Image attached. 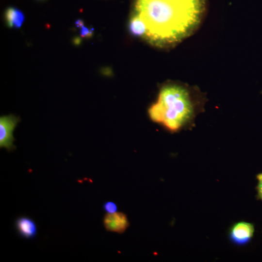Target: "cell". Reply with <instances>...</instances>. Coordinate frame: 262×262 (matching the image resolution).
Wrapping results in <instances>:
<instances>
[{
	"label": "cell",
	"instance_id": "52a82bcc",
	"mask_svg": "<svg viewBox=\"0 0 262 262\" xmlns=\"http://www.w3.org/2000/svg\"><path fill=\"white\" fill-rule=\"evenodd\" d=\"M7 25L10 28H20L25 20V16L19 9L15 7H9L5 12Z\"/></svg>",
	"mask_w": 262,
	"mask_h": 262
},
{
	"label": "cell",
	"instance_id": "8992f818",
	"mask_svg": "<svg viewBox=\"0 0 262 262\" xmlns=\"http://www.w3.org/2000/svg\"><path fill=\"white\" fill-rule=\"evenodd\" d=\"M15 227L18 233L22 237L32 239L36 235V225L29 217L22 216L18 218L16 220Z\"/></svg>",
	"mask_w": 262,
	"mask_h": 262
},
{
	"label": "cell",
	"instance_id": "ba28073f",
	"mask_svg": "<svg viewBox=\"0 0 262 262\" xmlns=\"http://www.w3.org/2000/svg\"><path fill=\"white\" fill-rule=\"evenodd\" d=\"M129 29L130 33L135 37L145 38L147 34L145 23L138 16L134 14L130 19Z\"/></svg>",
	"mask_w": 262,
	"mask_h": 262
},
{
	"label": "cell",
	"instance_id": "7c38bea8",
	"mask_svg": "<svg viewBox=\"0 0 262 262\" xmlns=\"http://www.w3.org/2000/svg\"><path fill=\"white\" fill-rule=\"evenodd\" d=\"M75 25L77 28H81L84 25L83 21L81 19H79L76 21Z\"/></svg>",
	"mask_w": 262,
	"mask_h": 262
},
{
	"label": "cell",
	"instance_id": "3957f363",
	"mask_svg": "<svg viewBox=\"0 0 262 262\" xmlns=\"http://www.w3.org/2000/svg\"><path fill=\"white\" fill-rule=\"evenodd\" d=\"M20 119L13 114L1 116L0 117V147L11 151L16 148L14 145V129Z\"/></svg>",
	"mask_w": 262,
	"mask_h": 262
},
{
	"label": "cell",
	"instance_id": "8fae6325",
	"mask_svg": "<svg viewBox=\"0 0 262 262\" xmlns=\"http://www.w3.org/2000/svg\"><path fill=\"white\" fill-rule=\"evenodd\" d=\"M93 29H89L84 25L81 28L80 34L82 37H91L93 34Z\"/></svg>",
	"mask_w": 262,
	"mask_h": 262
},
{
	"label": "cell",
	"instance_id": "9c48e42d",
	"mask_svg": "<svg viewBox=\"0 0 262 262\" xmlns=\"http://www.w3.org/2000/svg\"><path fill=\"white\" fill-rule=\"evenodd\" d=\"M103 208L107 213H113L116 212L117 210L116 205L112 201H107L104 203Z\"/></svg>",
	"mask_w": 262,
	"mask_h": 262
},
{
	"label": "cell",
	"instance_id": "277c9868",
	"mask_svg": "<svg viewBox=\"0 0 262 262\" xmlns=\"http://www.w3.org/2000/svg\"><path fill=\"white\" fill-rule=\"evenodd\" d=\"M254 227L251 223L240 221L231 228L229 236L233 243L238 245L247 244L253 237Z\"/></svg>",
	"mask_w": 262,
	"mask_h": 262
},
{
	"label": "cell",
	"instance_id": "30bf717a",
	"mask_svg": "<svg viewBox=\"0 0 262 262\" xmlns=\"http://www.w3.org/2000/svg\"><path fill=\"white\" fill-rule=\"evenodd\" d=\"M258 181L257 186L258 197L262 200V173L258 174L256 176Z\"/></svg>",
	"mask_w": 262,
	"mask_h": 262
},
{
	"label": "cell",
	"instance_id": "6da1fadb",
	"mask_svg": "<svg viewBox=\"0 0 262 262\" xmlns=\"http://www.w3.org/2000/svg\"><path fill=\"white\" fill-rule=\"evenodd\" d=\"M206 0H134V13L145 23V38L160 48L175 46L201 25Z\"/></svg>",
	"mask_w": 262,
	"mask_h": 262
},
{
	"label": "cell",
	"instance_id": "7a4b0ae2",
	"mask_svg": "<svg viewBox=\"0 0 262 262\" xmlns=\"http://www.w3.org/2000/svg\"><path fill=\"white\" fill-rule=\"evenodd\" d=\"M207 99L197 87L168 81L159 88L156 100L147 110L149 119L171 133L189 130L204 111Z\"/></svg>",
	"mask_w": 262,
	"mask_h": 262
},
{
	"label": "cell",
	"instance_id": "5b68a950",
	"mask_svg": "<svg viewBox=\"0 0 262 262\" xmlns=\"http://www.w3.org/2000/svg\"><path fill=\"white\" fill-rule=\"evenodd\" d=\"M103 225L109 231L118 233H123L129 226L127 215L120 212L107 213L103 218Z\"/></svg>",
	"mask_w": 262,
	"mask_h": 262
}]
</instances>
